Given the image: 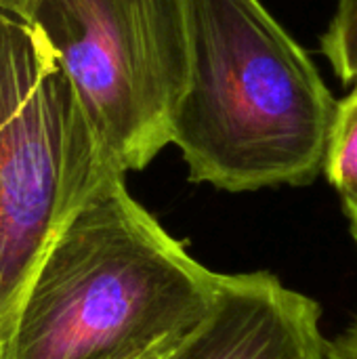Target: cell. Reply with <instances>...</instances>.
<instances>
[{
	"mask_svg": "<svg viewBox=\"0 0 357 359\" xmlns=\"http://www.w3.org/2000/svg\"><path fill=\"white\" fill-rule=\"evenodd\" d=\"M23 2H25V0H0V11L6 13V15L17 17L19 11H21V6H23Z\"/></svg>",
	"mask_w": 357,
	"mask_h": 359,
	"instance_id": "cell-11",
	"label": "cell"
},
{
	"mask_svg": "<svg viewBox=\"0 0 357 359\" xmlns=\"http://www.w3.org/2000/svg\"><path fill=\"white\" fill-rule=\"evenodd\" d=\"M118 175L55 50L0 11V353L48 250Z\"/></svg>",
	"mask_w": 357,
	"mask_h": 359,
	"instance_id": "cell-3",
	"label": "cell"
},
{
	"mask_svg": "<svg viewBox=\"0 0 357 359\" xmlns=\"http://www.w3.org/2000/svg\"><path fill=\"white\" fill-rule=\"evenodd\" d=\"M320 305L269 271L223 273L213 309L168 359H324Z\"/></svg>",
	"mask_w": 357,
	"mask_h": 359,
	"instance_id": "cell-5",
	"label": "cell"
},
{
	"mask_svg": "<svg viewBox=\"0 0 357 359\" xmlns=\"http://www.w3.org/2000/svg\"><path fill=\"white\" fill-rule=\"evenodd\" d=\"M223 284L114 177L48 250L0 359H128L196 328Z\"/></svg>",
	"mask_w": 357,
	"mask_h": 359,
	"instance_id": "cell-2",
	"label": "cell"
},
{
	"mask_svg": "<svg viewBox=\"0 0 357 359\" xmlns=\"http://www.w3.org/2000/svg\"><path fill=\"white\" fill-rule=\"evenodd\" d=\"M17 19L55 50L126 172L170 145L189 69L185 0H25Z\"/></svg>",
	"mask_w": 357,
	"mask_h": 359,
	"instance_id": "cell-4",
	"label": "cell"
},
{
	"mask_svg": "<svg viewBox=\"0 0 357 359\" xmlns=\"http://www.w3.org/2000/svg\"><path fill=\"white\" fill-rule=\"evenodd\" d=\"M324 359H357V322L335 339H326Z\"/></svg>",
	"mask_w": 357,
	"mask_h": 359,
	"instance_id": "cell-8",
	"label": "cell"
},
{
	"mask_svg": "<svg viewBox=\"0 0 357 359\" xmlns=\"http://www.w3.org/2000/svg\"><path fill=\"white\" fill-rule=\"evenodd\" d=\"M189 69L173 141L191 183L229 194L324 172L337 99L261 0H185Z\"/></svg>",
	"mask_w": 357,
	"mask_h": 359,
	"instance_id": "cell-1",
	"label": "cell"
},
{
	"mask_svg": "<svg viewBox=\"0 0 357 359\" xmlns=\"http://www.w3.org/2000/svg\"><path fill=\"white\" fill-rule=\"evenodd\" d=\"M324 175L339 196L357 191V84L337 103L326 147Z\"/></svg>",
	"mask_w": 357,
	"mask_h": 359,
	"instance_id": "cell-6",
	"label": "cell"
},
{
	"mask_svg": "<svg viewBox=\"0 0 357 359\" xmlns=\"http://www.w3.org/2000/svg\"><path fill=\"white\" fill-rule=\"evenodd\" d=\"M341 202H343V212H345L347 223H349L351 238L357 246V191L349 194V196H341Z\"/></svg>",
	"mask_w": 357,
	"mask_h": 359,
	"instance_id": "cell-10",
	"label": "cell"
},
{
	"mask_svg": "<svg viewBox=\"0 0 357 359\" xmlns=\"http://www.w3.org/2000/svg\"><path fill=\"white\" fill-rule=\"evenodd\" d=\"M194 330V328H191ZM187 332H183V334H170V337H164V339H160L158 343H154V345H149L147 349H143V351H139V353H135L133 358L128 359H168V355L175 351V347L183 341V337H185Z\"/></svg>",
	"mask_w": 357,
	"mask_h": 359,
	"instance_id": "cell-9",
	"label": "cell"
},
{
	"mask_svg": "<svg viewBox=\"0 0 357 359\" xmlns=\"http://www.w3.org/2000/svg\"><path fill=\"white\" fill-rule=\"evenodd\" d=\"M320 50L343 84H357V0H337Z\"/></svg>",
	"mask_w": 357,
	"mask_h": 359,
	"instance_id": "cell-7",
	"label": "cell"
}]
</instances>
